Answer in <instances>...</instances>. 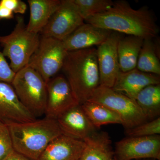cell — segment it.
Segmentation results:
<instances>
[{
    "label": "cell",
    "mask_w": 160,
    "mask_h": 160,
    "mask_svg": "<svg viewBox=\"0 0 160 160\" xmlns=\"http://www.w3.org/2000/svg\"><path fill=\"white\" fill-rule=\"evenodd\" d=\"M86 21L99 28L144 39L155 38L159 31L154 16L147 7L135 9L124 0L113 2L109 10Z\"/></svg>",
    "instance_id": "obj_1"
},
{
    "label": "cell",
    "mask_w": 160,
    "mask_h": 160,
    "mask_svg": "<svg viewBox=\"0 0 160 160\" xmlns=\"http://www.w3.org/2000/svg\"><path fill=\"white\" fill-rule=\"evenodd\" d=\"M61 70L80 105L100 86L97 49L93 47L68 52Z\"/></svg>",
    "instance_id": "obj_2"
},
{
    "label": "cell",
    "mask_w": 160,
    "mask_h": 160,
    "mask_svg": "<svg viewBox=\"0 0 160 160\" xmlns=\"http://www.w3.org/2000/svg\"><path fill=\"white\" fill-rule=\"evenodd\" d=\"M7 126L14 151L30 160H39L49 143L62 134L57 120L46 117Z\"/></svg>",
    "instance_id": "obj_3"
},
{
    "label": "cell",
    "mask_w": 160,
    "mask_h": 160,
    "mask_svg": "<svg viewBox=\"0 0 160 160\" xmlns=\"http://www.w3.org/2000/svg\"><path fill=\"white\" fill-rule=\"evenodd\" d=\"M16 21V25L10 34L0 36L2 52L5 57L9 59V66L15 73L28 65L40 40L39 33L27 30L23 17L18 16Z\"/></svg>",
    "instance_id": "obj_4"
},
{
    "label": "cell",
    "mask_w": 160,
    "mask_h": 160,
    "mask_svg": "<svg viewBox=\"0 0 160 160\" xmlns=\"http://www.w3.org/2000/svg\"><path fill=\"white\" fill-rule=\"evenodd\" d=\"M11 84L20 102L35 117L45 114L46 83L37 71L26 66L16 73Z\"/></svg>",
    "instance_id": "obj_5"
},
{
    "label": "cell",
    "mask_w": 160,
    "mask_h": 160,
    "mask_svg": "<svg viewBox=\"0 0 160 160\" xmlns=\"http://www.w3.org/2000/svg\"><path fill=\"white\" fill-rule=\"evenodd\" d=\"M88 101L106 106L118 114L125 130L148 122L136 101L112 88L99 86Z\"/></svg>",
    "instance_id": "obj_6"
},
{
    "label": "cell",
    "mask_w": 160,
    "mask_h": 160,
    "mask_svg": "<svg viewBox=\"0 0 160 160\" xmlns=\"http://www.w3.org/2000/svg\"><path fill=\"white\" fill-rule=\"evenodd\" d=\"M67 52L62 41L42 36L27 66L37 71L47 84L62 69Z\"/></svg>",
    "instance_id": "obj_7"
},
{
    "label": "cell",
    "mask_w": 160,
    "mask_h": 160,
    "mask_svg": "<svg viewBox=\"0 0 160 160\" xmlns=\"http://www.w3.org/2000/svg\"><path fill=\"white\" fill-rule=\"evenodd\" d=\"M84 22L73 0H62L41 34L42 37L63 41Z\"/></svg>",
    "instance_id": "obj_8"
},
{
    "label": "cell",
    "mask_w": 160,
    "mask_h": 160,
    "mask_svg": "<svg viewBox=\"0 0 160 160\" xmlns=\"http://www.w3.org/2000/svg\"><path fill=\"white\" fill-rule=\"evenodd\" d=\"M114 151L115 160H160V135L128 137L115 143Z\"/></svg>",
    "instance_id": "obj_9"
},
{
    "label": "cell",
    "mask_w": 160,
    "mask_h": 160,
    "mask_svg": "<svg viewBox=\"0 0 160 160\" xmlns=\"http://www.w3.org/2000/svg\"><path fill=\"white\" fill-rule=\"evenodd\" d=\"M46 117L56 119L64 112L79 105L64 76L58 75L52 78L46 84Z\"/></svg>",
    "instance_id": "obj_10"
},
{
    "label": "cell",
    "mask_w": 160,
    "mask_h": 160,
    "mask_svg": "<svg viewBox=\"0 0 160 160\" xmlns=\"http://www.w3.org/2000/svg\"><path fill=\"white\" fill-rule=\"evenodd\" d=\"M119 33L112 31L97 49L100 86L112 88L120 71L118 55Z\"/></svg>",
    "instance_id": "obj_11"
},
{
    "label": "cell",
    "mask_w": 160,
    "mask_h": 160,
    "mask_svg": "<svg viewBox=\"0 0 160 160\" xmlns=\"http://www.w3.org/2000/svg\"><path fill=\"white\" fill-rule=\"evenodd\" d=\"M36 119L20 102L11 84L0 82V122L8 125Z\"/></svg>",
    "instance_id": "obj_12"
},
{
    "label": "cell",
    "mask_w": 160,
    "mask_h": 160,
    "mask_svg": "<svg viewBox=\"0 0 160 160\" xmlns=\"http://www.w3.org/2000/svg\"><path fill=\"white\" fill-rule=\"evenodd\" d=\"M56 120L62 134L75 139L83 141L98 130L89 121L80 105L64 112Z\"/></svg>",
    "instance_id": "obj_13"
},
{
    "label": "cell",
    "mask_w": 160,
    "mask_h": 160,
    "mask_svg": "<svg viewBox=\"0 0 160 160\" xmlns=\"http://www.w3.org/2000/svg\"><path fill=\"white\" fill-rule=\"evenodd\" d=\"M160 84V76L143 72L137 68L120 71L112 89L135 101L138 94L146 86Z\"/></svg>",
    "instance_id": "obj_14"
},
{
    "label": "cell",
    "mask_w": 160,
    "mask_h": 160,
    "mask_svg": "<svg viewBox=\"0 0 160 160\" xmlns=\"http://www.w3.org/2000/svg\"><path fill=\"white\" fill-rule=\"evenodd\" d=\"M112 32L84 23L62 42L68 52L88 49L102 43Z\"/></svg>",
    "instance_id": "obj_15"
},
{
    "label": "cell",
    "mask_w": 160,
    "mask_h": 160,
    "mask_svg": "<svg viewBox=\"0 0 160 160\" xmlns=\"http://www.w3.org/2000/svg\"><path fill=\"white\" fill-rule=\"evenodd\" d=\"M84 141L61 134L49 143L39 160H80Z\"/></svg>",
    "instance_id": "obj_16"
},
{
    "label": "cell",
    "mask_w": 160,
    "mask_h": 160,
    "mask_svg": "<svg viewBox=\"0 0 160 160\" xmlns=\"http://www.w3.org/2000/svg\"><path fill=\"white\" fill-rule=\"evenodd\" d=\"M83 141L85 147L80 160H115L114 151L108 132L98 130Z\"/></svg>",
    "instance_id": "obj_17"
},
{
    "label": "cell",
    "mask_w": 160,
    "mask_h": 160,
    "mask_svg": "<svg viewBox=\"0 0 160 160\" xmlns=\"http://www.w3.org/2000/svg\"><path fill=\"white\" fill-rule=\"evenodd\" d=\"M61 2L60 0H28L30 16L26 25L27 30L34 33H41Z\"/></svg>",
    "instance_id": "obj_18"
},
{
    "label": "cell",
    "mask_w": 160,
    "mask_h": 160,
    "mask_svg": "<svg viewBox=\"0 0 160 160\" xmlns=\"http://www.w3.org/2000/svg\"><path fill=\"white\" fill-rule=\"evenodd\" d=\"M144 40L143 38L131 35L121 38L117 48L120 71L126 72L136 68Z\"/></svg>",
    "instance_id": "obj_19"
},
{
    "label": "cell",
    "mask_w": 160,
    "mask_h": 160,
    "mask_svg": "<svg viewBox=\"0 0 160 160\" xmlns=\"http://www.w3.org/2000/svg\"><path fill=\"white\" fill-rule=\"evenodd\" d=\"M148 121L160 117V84L146 86L135 100Z\"/></svg>",
    "instance_id": "obj_20"
},
{
    "label": "cell",
    "mask_w": 160,
    "mask_h": 160,
    "mask_svg": "<svg viewBox=\"0 0 160 160\" xmlns=\"http://www.w3.org/2000/svg\"><path fill=\"white\" fill-rule=\"evenodd\" d=\"M81 106L89 121L98 129L107 124H122L119 115L106 106L89 101Z\"/></svg>",
    "instance_id": "obj_21"
},
{
    "label": "cell",
    "mask_w": 160,
    "mask_h": 160,
    "mask_svg": "<svg viewBox=\"0 0 160 160\" xmlns=\"http://www.w3.org/2000/svg\"><path fill=\"white\" fill-rule=\"evenodd\" d=\"M152 39H144L138 58V70L160 76V63L156 46Z\"/></svg>",
    "instance_id": "obj_22"
},
{
    "label": "cell",
    "mask_w": 160,
    "mask_h": 160,
    "mask_svg": "<svg viewBox=\"0 0 160 160\" xmlns=\"http://www.w3.org/2000/svg\"><path fill=\"white\" fill-rule=\"evenodd\" d=\"M84 21L103 13L113 6L111 0H73Z\"/></svg>",
    "instance_id": "obj_23"
},
{
    "label": "cell",
    "mask_w": 160,
    "mask_h": 160,
    "mask_svg": "<svg viewBox=\"0 0 160 160\" xmlns=\"http://www.w3.org/2000/svg\"><path fill=\"white\" fill-rule=\"evenodd\" d=\"M126 134L128 137H147L159 135L160 133V118L146 122L131 128L126 129Z\"/></svg>",
    "instance_id": "obj_24"
},
{
    "label": "cell",
    "mask_w": 160,
    "mask_h": 160,
    "mask_svg": "<svg viewBox=\"0 0 160 160\" xmlns=\"http://www.w3.org/2000/svg\"><path fill=\"white\" fill-rule=\"evenodd\" d=\"M14 151L11 135L7 124L0 122V160Z\"/></svg>",
    "instance_id": "obj_25"
},
{
    "label": "cell",
    "mask_w": 160,
    "mask_h": 160,
    "mask_svg": "<svg viewBox=\"0 0 160 160\" xmlns=\"http://www.w3.org/2000/svg\"><path fill=\"white\" fill-rule=\"evenodd\" d=\"M15 74L0 49V82L11 84Z\"/></svg>",
    "instance_id": "obj_26"
},
{
    "label": "cell",
    "mask_w": 160,
    "mask_h": 160,
    "mask_svg": "<svg viewBox=\"0 0 160 160\" xmlns=\"http://www.w3.org/2000/svg\"><path fill=\"white\" fill-rule=\"evenodd\" d=\"M0 2L13 13L24 14L27 9L26 3L21 0H1Z\"/></svg>",
    "instance_id": "obj_27"
},
{
    "label": "cell",
    "mask_w": 160,
    "mask_h": 160,
    "mask_svg": "<svg viewBox=\"0 0 160 160\" xmlns=\"http://www.w3.org/2000/svg\"><path fill=\"white\" fill-rule=\"evenodd\" d=\"M14 18V13L0 2V21L3 19H11Z\"/></svg>",
    "instance_id": "obj_28"
},
{
    "label": "cell",
    "mask_w": 160,
    "mask_h": 160,
    "mask_svg": "<svg viewBox=\"0 0 160 160\" xmlns=\"http://www.w3.org/2000/svg\"><path fill=\"white\" fill-rule=\"evenodd\" d=\"M2 160H30L14 150Z\"/></svg>",
    "instance_id": "obj_29"
},
{
    "label": "cell",
    "mask_w": 160,
    "mask_h": 160,
    "mask_svg": "<svg viewBox=\"0 0 160 160\" xmlns=\"http://www.w3.org/2000/svg\"><path fill=\"white\" fill-rule=\"evenodd\" d=\"M154 160V159H138V160Z\"/></svg>",
    "instance_id": "obj_30"
},
{
    "label": "cell",
    "mask_w": 160,
    "mask_h": 160,
    "mask_svg": "<svg viewBox=\"0 0 160 160\" xmlns=\"http://www.w3.org/2000/svg\"></svg>",
    "instance_id": "obj_31"
}]
</instances>
